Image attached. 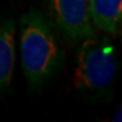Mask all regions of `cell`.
I'll return each instance as SVG.
<instances>
[{"label":"cell","mask_w":122,"mask_h":122,"mask_svg":"<svg viewBox=\"0 0 122 122\" xmlns=\"http://www.w3.org/2000/svg\"><path fill=\"white\" fill-rule=\"evenodd\" d=\"M15 65V24L13 20L0 23V90L8 87Z\"/></svg>","instance_id":"5"},{"label":"cell","mask_w":122,"mask_h":122,"mask_svg":"<svg viewBox=\"0 0 122 122\" xmlns=\"http://www.w3.org/2000/svg\"><path fill=\"white\" fill-rule=\"evenodd\" d=\"M21 66L32 85L45 81L57 67L60 49L51 25L40 11H31L21 19Z\"/></svg>","instance_id":"1"},{"label":"cell","mask_w":122,"mask_h":122,"mask_svg":"<svg viewBox=\"0 0 122 122\" xmlns=\"http://www.w3.org/2000/svg\"><path fill=\"white\" fill-rule=\"evenodd\" d=\"M88 3L90 0H50L55 21L71 40L95 37Z\"/></svg>","instance_id":"3"},{"label":"cell","mask_w":122,"mask_h":122,"mask_svg":"<svg viewBox=\"0 0 122 122\" xmlns=\"http://www.w3.org/2000/svg\"><path fill=\"white\" fill-rule=\"evenodd\" d=\"M115 49L106 39H86L77 56L74 81L81 90H103L111 85L116 74Z\"/></svg>","instance_id":"2"},{"label":"cell","mask_w":122,"mask_h":122,"mask_svg":"<svg viewBox=\"0 0 122 122\" xmlns=\"http://www.w3.org/2000/svg\"><path fill=\"white\" fill-rule=\"evenodd\" d=\"M92 26L107 34H116L122 18V0H90Z\"/></svg>","instance_id":"4"}]
</instances>
